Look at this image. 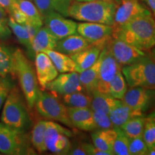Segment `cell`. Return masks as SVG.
Here are the masks:
<instances>
[{"label":"cell","mask_w":155,"mask_h":155,"mask_svg":"<svg viewBox=\"0 0 155 155\" xmlns=\"http://www.w3.org/2000/svg\"><path fill=\"white\" fill-rule=\"evenodd\" d=\"M68 154L71 155H87L86 150V143H80L71 147Z\"/></svg>","instance_id":"cell-42"},{"label":"cell","mask_w":155,"mask_h":155,"mask_svg":"<svg viewBox=\"0 0 155 155\" xmlns=\"http://www.w3.org/2000/svg\"><path fill=\"white\" fill-rule=\"evenodd\" d=\"M58 39L46 27H42L32 41V46L35 53L55 50Z\"/></svg>","instance_id":"cell-21"},{"label":"cell","mask_w":155,"mask_h":155,"mask_svg":"<svg viewBox=\"0 0 155 155\" xmlns=\"http://www.w3.org/2000/svg\"><path fill=\"white\" fill-rule=\"evenodd\" d=\"M30 1H32V0H30Z\"/></svg>","instance_id":"cell-50"},{"label":"cell","mask_w":155,"mask_h":155,"mask_svg":"<svg viewBox=\"0 0 155 155\" xmlns=\"http://www.w3.org/2000/svg\"><path fill=\"white\" fill-rule=\"evenodd\" d=\"M48 121H40L35 125L31 132L30 140L32 146L37 152L42 153L46 152L45 141V136L46 127H47Z\"/></svg>","instance_id":"cell-29"},{"label":"cell","mask_w":155,"mask_h":155,"mask_svg":"<svg viewBox=\"0 0 155 155\" xmlns=\"http://www.w3.org/2000/svg\"><path fill=\"white\" fill-rule=\"evenodd\" d=\"M43 23L58 40L77 32L78 23L54 10L43 17Z\"/></svg>","instance_id":"cell-13"},{"label":"cell","mask_w":155,"mask_h":155,"mask_svg":"<svg viewBox=\"0 0 155 155\" xmlns=\"http://www.w3.org/2000/svg\"><path fill=\"white\" fill-rule=\"evenodd\" d=\"M72 136L70 129L53 121H48L45 136L47 150L55 154H68L72 147L69 137Z\"/></svg>","instance_id":"cell-8"},{"label":"cell","mask_w":155,"mask_h":155,"mask_svg":"<svg viewBox=\"0 0 155 155\" xmlns=\"http://www.w3.org/2000/svg\"><path fill=\"white\" fill-rule=\"evenodd\" d=\"M68 113L73 127L82 131H91L97 129L93 110L89 108L68 107Z\"/></svg>","instance_id":"cell-17"},{"label":"cell","mask_w":155,"mask_h":155,"mask_svg":"<svg viewBox=\"0 0 155 155\" xmlns=\"http://www.w3.org/2000/svg\"><path fill=\"white\" fill-rule=\"evenodd\" d=\"M95 123L98 129H108L114 127L110 116L101 111H93Z\"/></svg>","instance_id":"cell-37"},{"label":"cell","mask_w":155,"mask_h":155,"mask_svg":"<svg viewBox=\"0 0 155 155\" xmlns=\"http://www.w3.org/2000/svg\"><path fill=\"white\" fill-rule=\"evenodd\" d=\"M134 111L144 114L155 105V90L142 87H131L122 99Z\"/></svg>","instance_id":"cell-11"},{"label":"cell","mask_w":155,"mask_h":155,"mask_svg":"<svg viewBox=\"0 0 155 155\" xmlns=\"http://www.w3.org/2000/svg\"><path fill=\"white\" fill-rule=\"evenodd\" d=\"M9 26L11 28L12 32L15 34L16 36L17 40L19 42V43L22 44L24 47L26 48V49L28 50V53L30 54V56L32 58V55L35 53L33 49H32V43H31L30 36L28 32V30L25 28L24 25H21L15 22V20L11 16L9 15Z\"/></svg>","instance_id":"cell-28"},{"label":"cell","mask_w":155,"mask_h":155,"mask_svg":"<svg viewBox=\"0 0 155 155\" xmlns=\"http://www.w3.org/2000/svg\"><path fill=\"white\" fill-rule=\"evenodd\" d=\"M15 76L14 70V51L9 47L0 44V77Z\"/></svg>","instance_id":"cell-26"},{"label":"cell","mask_w":155,"mask_h":155,"mask_svg":"<svg viewBox=\"0 0 155 155\" xmlns=\"http://www.w3.org/2000/svg\"><path fill=\"white\" fill-rule=\"evenodd\" d=\"M33 148L26 131L0 123V153L6 155L35 154Z\"/></svg>","instance_id":"cell-6"},{"label":"cell","mask_w":155,"mask_h":155,"mask_svg":"<svg viewBox=\"0 0 155 155\" xmlns=\"http://www.w3.org/2000/svg\"><path fill=\"white\" fill-rule=\"evenodd\" d=\"M19 9L26 15L28 22L35 26H43V17L35 4L30 0H15Z\"/></svg>","instance_id":"cell-27"},{"label":"cell","mask_w":155,"mask_h":155,"mask_svg":"<svg viewBox=\"0 0 155 155\" xmlns=\"http://www.w3.org/2000/svg\"><path fill=\"white\" fill-rule=\"evenodd\" d=\"M107 47L121 67L135 63L147 55L144 50H139L115 37L112 38Z\"/></svg>","instance_id":"cell-10"},{"label":"cell","mask_w":155,"mask_h":155,"mask_svg":"<svg viewBox=\"0 0 155 155\" xmlns=\"http://www.w3.org/2000/svg\"><path fill=\"white\" fill-rule=\"evenodd\" d=\"M101 50L96 46L91 45L86 49L70 55L75 64V72L80 73L92 66L99 58Z\"/></svg>","instance_id":"cell-19"},{"label":"cell","mask_w":155,"mask_h":155,"mask_svg":"<svg viewBox=\"0 0 155 155\" xmlns=\"http://www.w3.org/2000/svg\"><path fill=\"white\" fill-rule=\"evenodd\" d=\"M77 32L86 38L91 45L103 50L113 38L114 27L101 23L83 22L78 24Z\"/></svg>","instance_id":"cell-9"},{"label":"cell","mask_w":155,"mask_h":155,"mask_svg":"<svg viewBox=\"0 0 155 155\" xmlns=\"http://www.w3.org/2000/svg\"><path fill=\"white\" fill-rule=\"evenodd\" d=\"M76 1H78V2H91V1H96V0H76ZM108 1H114V2H116L120 4L121 0H108Z\"/></svg>","instance_id":"cell-48"},{"label":"cell","mask_w":155,"mask_h":155,"mask_svg":"<svg viewBox=\"0 0 155 155\" xmlns=\"http://www.w3.org/2000/svg\"><path fill=\"white\" fill-rule=\"evenodd\" d=\"M113 37L139 50L147 51L155 46V18L152 14L142 15L117 28Z\"/></svg>","instance_id":"cell-1"},{"label":"cell","mask_w":155,"mask_h":155,"mask_svg":"<svg viewBox=\"0 0 155 155\" xmlns=\"http://www.w3.org/2000/svg\"><path fill=\"white\" fill-rule=\"evenodd\" d=\"M63 101L68 107L73 108H91L92 96L86 94L83 91L75 92L63 95Z\"/></svg>","instance_id":"cell-31"},{"label":"cell","mask_w":155,"mask_h":155,"mask_svg":"<svg viewBox=\"0 0 155 155\" xmlns=\"http://www.w3.org/2000/svg\"><path fill=\"white\" fill-rule=\"evenodd\" d=\"M35 108L37 112L45 119L60 122L68 127L73 128L68 113L67 106L53 93L39 90Z\"/></svg>","instance_id":"cell-7"},{"label":"cell","mask_w":155,"mask_h":155,"mask_svg":"<svg viewBox=\"0 0 155 155\" xmlns=\"http://www.w3.org/2000/svg\"><path fill=\"white\" fill-rule=\"evenodd\" d=\"M9 16H11L13 19H15V22L21 25H25L28 22V19H27L26 15L24 14V12L19 9V7L17 5L16 2H14V5H13L12 9L10 15H9Z\"/></svg>","instance_id":"cell-41"},{"label":"cell","mask_w":155,"mask_h":155,"mask_svg":"<svg viewBox=\"0 0 155 155\" xmlns=\"http://www.w3.org/2000/svg\"><path fill=\"white\" fill-rule=\"evenodd\" d=\"M1 120L5 124L20 131H26L32 126L28 104L17 87H12L7 96Z\"/></svg>","instance_id":"cell-3"},{"label":"cell","mask_w":155,"mask_h":155,"mask_svg":"<svg viewBox=\"0 0 155 155\" xmlns=\"http://www.w3.org/2000/svg\"><path fill=\"white\" fill-rule=\"evenodd\" d=\"M121 100L116 99L111 95L94 91L92 94L91 108L93 111H101L109 114L110 112L119 104Z\"/></svg>","instance_id":"cell-24"},{"label":"cell","mask_w":155,"mask_h":155,"mask_svg":"<svg viewBox=\"0 0 155 155\" xmlns=\"http://www.w3.org/2000/svg\"><path fill=\"white\" fill-rule=\"evenodd\" d=\"M73 0H53V8L64 17H68V9Z\"/></svg>","instance_id":"cell-40"},{"label":"cell","mask_w":155,"mask_h":155,"mask_svg":"<svg viewBox=\"0 0 155 155\" xmlns=\"http://www.w3.org/2000/svg\"><path fill=\"white\" fill-rule=\"evenodd\" d=\"M91 45L86 38L78 33H75L58 40L55 50L70 56Z\"/></svg>","instance_id":"cell-18"},{"label":"cell","mask_w":155,"mask_h":155,"mask_svg":"<svg viewBox=\"0 0 155 155\" xmlns=\"http://www.w3.org/2000/svg\"><path fill=\"white\" fill-rule=\"evenodd\" d=\"M100 55L101 62L99 71V79L95 91L108 94V85L115 77L116 73L121 71V66L112 55L107 46L101 50Z\"/></svg>","instance_id":"cell-12"},{"label":"cell","mask_w":155,"mask_h":155,"mask_svg":"<svg viewBox=\"0 0 155 155\" xmlns=\"http://www.w3.org/2000/svg\"><path fill=\"white\" fill-rule=\"evenodd\" d=\"M150 14H152L150 9L138 0H121L116 10L113 27H120L137 17Z\"/></svg>","instance_id":"cell-14"},{"label":"cell","mask_w":155,"mask_h":155,"mask_svg":"<svg viewBox=\"0 0 155 155\" xmlns=\"http://www.w3.org/2000/svg\"><path fill=\"white\" fill-rule=\"evenodd\" d=\"M34 4L42 17L55 10L53 6V0H34Z\"/></svg>","instance_id":"cell-39"},{"label":"cell","mask_w":155,"mask_h":155,"mask_svg":"<svg viewBox=\"0 0 155 155\" xmlns=\"http://www.w3.org/2000/svg\"><path fill=\"white\" fill-rule=\"evenodd\" d=\"M147 117H151V118H155V110L154 111H152L150 115H149Z\"/></svg>","instance_id":"cell-49"},{"label":"cell","mask_w":155,"mask_h":155,"mask_svg":"<svg viewBox=\"0 0 155 155\" xmlns=\"http://www.w3.org/2000/svg\"><path fill=\"white\" fill-rule=\"evenodd\" d=\"M101 62V58L100 55L97 61L92 66L79 73L81 85L85 91H86L89 95H92L93 93L96 90L98 79H99Z\"/></svg>","instance_id":"cell-22"},{"label":"cell","mask_w":155,"mask_h":155,"mask_svg":"<svg viewBox=\"0 0 155 155\" xmlns=\"http://www.w3.org/2000/svg\"><path fill=\"white\" fill-rule=\"evenodd\" d=\"M108 115L110 116L114 127L120 128L131 118L144 114L134 111L132 108L121 100L119 104L111 110Z\"/></svg>","instance_id":"cell-23"},{"label":"cell","mask_w":155,"mask_h":155,"mask_svg":"<svg viewBox=\"0 0 155 155\" xmlns=\"http://www.w3.org/2000/svg\"><path fill=\"white\" fill-rule=\"evenodd\" d=\"M149 55L121 68V72L130 88L142 87L155 90V61Z\"/></svg>","instance_id":"cell-5"},{"label":"cell","mask_w":155,"mask_h":155,"mask_svg":"<svg viewBox=\"0 0 155 155\" xmlns=\"http://www.w3.org/2000/svg\"><path fill=\"white\" fill-rule=\"evenodd\" d=\"M148 154H150V155H155V147H152V148L149 149Z\"/></svg>","instance_id":"cell-47"},{"label":"cell","mask_w":155,"mask_h":155,"mask_svg":"<svg viewBox=\"0 0 155 155\" xmlns=\"http://www.w3.org/2000/svg\"></svg>","instance_id":"cell-51"},{"label":"cell","mask_w":155,"mask_h":155,"mask_svg":"<svg viewBox=\"0 0 155 155\" xmlns=\"http://www.w3.org/2000/svg\"><path fill=\"white\" fill-rule=\"evenodd\" d=\"M117 136L115 128L108 129H98L92 133L91 138L96 148L114 155V144Z\"/></svg>","instance_id":"cell-20"},{"label":"cell","mask_w":155,"mask_h":155,"mask_svg":"<svg viewBox=\"0 0 155 155\" xmlns=\"http://www.w3.org/2000/svg\"><path fill=\"white\" fill-rule=\"evenodd\" d=\"M129 150L130 155H147L149 148L143 137L129 138Z\"/></svg>","instance_id":"cell-35"},{"label":"cell","mask_w":155,"mask_h":155,"mask_svg":"<svg viewBox=\"0 0 155 155\" xmlns=\"http://www.w3.org/2000/svg\"><path fill=\"white\" fill-rule=\"evenodd\" d=\"M119 4L108 0L78 2L73 0L68 17L81 22H96L113 26L114 15Z\"/></svg>","instance_id":"cell-2"},{"label":"cell","mask_w":155,"mask_h":155,"mask_svg":"<svg viewBox=\"0 0 155 155\" xmlns=\"http://www.w3.org/2000/svg\"><path fill=\"white\" fill-rule=\"evenodd\" d=\"M25 26V28H27V30H28V32L29 33V36H30V41H31V43H32V41H33L35 37L38 33V32L40 30V27H38V26H35V25H33L32 24H30V23L29 22H27L26 24L24 25Z\"/></svg>","instance_id":"cell-43"},{"label":"cell","mask_w":155,"mask_h":155,"mask_svg":"<svg viewBox=\"0 0 155 155\" xmlns=\"http://www.w3.org/2000/svg\"><path fill=\"white\" fill-rule=\"evenodd\" d=\"M127 83L121 71L116 73L108 86V94L116 99L122 100L127 91Z\"/></svg>","instance_id":"cell-32"},{"label":"cell","mask_w":155,"mask_h":155,"mask_svg":"<svg viewBox=\"0 0 155 155\" xmlns=\"http://www.w3.org/2000/svg\"><path fill=\"white\" fill-rule=\"evenodd\" d=\"M45 89L61 96L75 92L84 91L81 85L79 73L77 72L61 73L55 79L48 83Z\"/></svg>","instance_id":"cell-15"},{"label":"cell","mask_w":155,"mask_h":155,"mask_svg":"<svg viewBox=\"0 0 155 155\" xmlns=\"http://www.w3.org/2000/svg\"><path fill=\"white\" fill-rule=\"evenodd\" d=\"M12 88V86L11 82L7 78L0 77V110L5 104Z\"/></svg>","instance_id":"cell-38"},{"label":"cell","mask_w":155,"mask_h":155,"mask_svg":"<svg viewBox=\"0 0 155 155\" xmlns=\"http://www.w3.org/2000/svg\"><path fill=\"white\" fill-rule=\"evenodd\" d=\"M146 118L144 115L134 116L122 125L121 129L129 138L143 137Z\"/></svg>","instance_id":"cell-30"},{"label":"cell","mask_w":155,"mask_h":155,"mask_svg":"<svg viewBox=\"0 0 155 155\" xmlns=\"http://www.w3.org/2000/svg\"><path fill=\"white\" fill-rule=\"evenodd\" d=\"M14 70L28 108L32 109L39 91L38 81L33 65L19 48L14 51Z\"/></svg>","instance_id":"cell-4"},{"label":"cell","mask_w":155,"mask_h":155,"mask_svg":"<svg viewBox=\"0 0 155 155\" xmlns=\"http://www.w3.org/2000/svg\"><path fill=\"white\" fill-rule=\"evenodd\" d=\"M35 65L38 83L42 88V90H44L48 83L57 78L58 71L49 56L44 52L35 54Z\"/></svg>","instance_id":"cell-16"},{"label":"cell","mask_w":155,"mask_h":155,"mask_svg":"<svg viewBox=\"0 0 155 155\" xmlns=\"http://www.w3.org/2000/svg\"><path fill=\"white\" fill-rule=\"evenodd\" d=\"M117 136L114 144V154L116 155H130L129 150V137L121 128H115Z\"/></svg>","instance_id":"cell-33"},{"label":"cell","mask_w":155,"mask_h":155,"mask_svg":"<svg viewBox=\"0 0 155 155\" xmlns=\"http://www.w3.org/2000/svg\"><path fill=\"white\" fill-rule=\"evenodd\" d=\"M5 9L0 7V42L9 40L12 35V30L9 26V17Z\"/></svg>","instance_id":"cell-36"},{"label":"cell","mask_w":155,"mask_h":155,"mask_svg":"<svg viewBox=\"0 0 155 155\" xmlns=\"http://www.w3.org/2000/svg\"><path fill=\"white\" fill-rule=\"evenodd\" d=\"M15 0H0V7H2L7 14L10 15Z\"/></svg>","instance_id":"cell-44"},{"label":"cell","mask_w":155,"mask_h":155,"mask_svg":"<svg viewBox=\"0 0 155 155\" xmlns=\"http://www.w3.org/2000/svg\"><path fill=\"white\" fill-rule=\"evenodd\" d=\"M150 55L152 58V59L155 61V46L150 50Z\"/></svg>","instance_id":"cell-46"},{"label":"cell","mask_w":155,"mask_h":155,"mask_svg":"<svg viewBox=\"0 0 155 155\" xmlns=\"http://www.w3.org/2000/svg\"><path fill=\"white\" fill-rule=\"evenodd\" d=\"M44 53L49 56L58 72L65 73L75 71V64L69 55L60 53L55 50H46Z\"/></svg>","instance_id":"cell-25"},{"label":"cell","mask_w":155,"mask_h":155,"mask_svg":"<svg viewBox=\"0 0 155 155\" xmlns=\"http://www.w3.org/2000/svg\"><path fill=\"white\" fill-rule=\"evenodd\" d=\"M143 138L149 149L155 147V118H146Z\"/></svg>","instance_id":"cell-34"},{"label":"cell","mask_w":155,"mask_h":155,"mask_svg":"<svg viewBox=\"0 0 155 155\" xmlns=\"http://www.w3.org/2000/svg\"><path fill=\"white\" fill-rule=\"evenodd\" d=\"M150 7L151 12L155 18V0H142Z\"/></svg>","instance_id":"cell-45"}]
</instances>
